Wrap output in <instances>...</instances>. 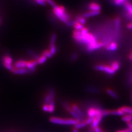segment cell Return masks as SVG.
I'll return each instance as SVG.
<instances>
[{
    "label": "cell",
    "mask_w": 132,
    "mask_h": 132,
    "mask_svg": "<svg viewBox=\"0 0 132 132\" xmlns=\"http://www.w3.org/2000/svg\"><path fill=\"white\" fill-rule=\"evenodd\" d=\"M88 9L90 11H100L101 10V6L97 3L92 2L88 5Z\"/></svg>",
    "instance_id": "cell-7"
},
{
    "label": "cell",
    "mask_w": 132,
    "mask_h": 132,
    "mask_svg": "<svg viewBox=\"0 0 132 132\" xmlns=\"http://www.w3.org/2000/svg\"><path fill=\"white\" fill-rule=\"evenodd\" d=\"M41 54L46 57L47 58H51L53 56V55L48 50H46L44 51Z\"/></svg>",
    "instance_id": "cell-25"
},
{
    "label": "cell",
    "mask_w": 132,
    "mask_h": 132,
    "mask_svg": "<svg viewBox=\"0 0 132 132\" xmlns=\"http://www.w3.org/2000/svg\"><path fill=\"white\" fill-rule=\"evenodd\" d=\"M127 28L129 29H132V22L128 23L127 24Z\"/></svg>",
    "instance_id": "cell-35"
},
{
    "label": "cell",
    "mask_w": 132,
    "mask_h": 132,
    "mask_svg": "<svg viewBox=\"0 0 132 132\" xmlns=\"http://www.w3.org/2000/svg\"><path fill=\"white\" fill-rule=\"evenodd\" d=\"M48 50L50 51V52L53 55H54L55 54H56L57 52V49L56 47L55 46V44H50Z\"/></svg>",
    "instance_id": "cell-22"
},
{
    "label": "cell",
    "mask_w": 132,
    "mask_h": 132,
    "mask_svg": "<svg viewBox=\"0 0 132 132\" xmlns=\"http://www.w3.org/2000/svg\"><path fill=\"white\" fill-rule=\"evenodd\" d=\"M126 0H114V3L116 5H120L124 4V3L126 2Z\"/></svg>",
    "instance_id": "cell-28"
},
{
    "label": "cell",
    "mask_w": 132,
    "mask_h": 132,
    "mask_svg": "<svg viewBox=\"0 0 132 132\" xmlns=\"http://www.w3.org/2000/svg\"><path fill=\"white\" fill-rule=\"evenodd\" d=\"M73 132H78V130L77 129H74L73 130Z\"/></svg>",
    "instance_id": "cell-39"
},
{
    "label": "cell",
    "mask_w": 132,
    "mask_h": 132,
    "mask_svg": "<svg viewBox=\"0 0 132 132\" xmlns=\"http://www.w3.org/2000/svg\"><path fill=\"white\" fill-rule=\"evenodd\" d=\"M105 46V43L101 42H98L89 45H88L86 46V48L87 52H93L99 49L101 47H103Z\"/></svg>",
    "instance_id": "cell-4"
},
{
    "label": "cell",
    "mask_w": 132,
    "mask_h": 132,
    "mask_svg": "<svg viewBox=\"0 0 132 132\" xmlns=\"http://www.w3.org/2000/svg\"><path fill=\"white\" fill-rule=\"evenodd\" d=\"M15 75H26L29 74L32 72L28 70L27 68H22V69H15L14 68L13 70L12 71Z\"/></svg>",
    "instance_id": "cell-6"
},
{
    "label": "cell",
    "mask_w": 132,
    "mask_h": 132,
    "mask_svg": "<svg viewBox=\"0 0 132 132\" xmlns=\"http://www.w3.org/2000/svg\"><path fill=\"white\" fill-rule=\"evenodd\" d=\"M63 107L66 109V111L70 113L73 117H74V118H75L76 119H77L80 121L82 120V118H81L77 113L75 112L71 108V106L67 102H63Z\"/></svg>",
    "instance_id": "cell-5"
},
{
    "label": "cell",
    "mask_w": 132,
    "mask_h": 132,
    "mask_svg": "<svg viewBox=\"0 0 132 132\" xmlns=\"http://www.w3.org/2000/svg\"><path fill=\"white\" fill-rule=\"evenodd\" d=\"M78 54L76 53H73L71 56V60L72 61H74L77 60L78 58Z\"/></svg>",
    "instance_id": "cell-31"
},
{
    "label": "cell",
    "mask_w": 132,
    "mask_h": 132,
    "mask_svg": "<svg viewBox=\"0 0 132 132\" xmlns=\"http://www.w3.org/2000/svg\"><path fill=\"white\" fill-rule=\"evenodd\" d=\"M124 130V132H132V130L129 129V128H127V129H124V130Z\"/></svg>",
    "instance_id": "cell-36"
},
{
    "label": "cell",
    "mask_w": 132,
    "mask_h": 132,
    "mask_svg": "<svg viewBox=\"0 0 132 132\" xmlns=\"http://www.w3.org/2000/svg\"><path fill=\"white\" fill-rule=\"evenodd\" d=\"M50 121L51 122L56 124L74 126L80 122L75 118H63L57 117H51L50 118Z\"/></svg>",
    "instance_id": "cell-2"
},
{
    "label": "cell",
    "mask_w": 132,
    "mask_h": 132,
    "mask_svg": "<svg viewBox=\"0 0 132 132\" xmlns=\"http://www.w3.org/2000/svg\"><path fill=\"white\" fill-rule=\"evenodd\" d=\"M131 60H132V59H131Z\"/></svg>",
    "instance_id": "cell-43"
},
{
    "label": "cell",
    "mask_w": 132,
    "mask_h": 132,
    "mask_svg": "<svg viewBox=\"0 0 132 132\" xmlns=\"http://www.w3.org/2000/svg\"><path fill=\"white\" fill-rule=\"evenodd\" d=\"M47 3L48 5H50L52 8L54 7L55 6H56L57 5L54 2L53 0H47Z\"/></svg>",
    "instance_id": "cell-29"
},
{
    "label": "cell",
    "mask_w": 132,
    "mask_h": 132,
    "mask_svg": "<svg viewBox=\"0 0 132 132\" xmlns=\"http://www.w3.org/2000/svg\"><path fill=\"white\" fill-rule=\"evenodd\" d=\"M76 21L79 22L80 24L84 25L86 23V19L84 18L83 16H78L76 19Z\"/></svg>",
    "instance_id": "cell-24"
},
{
    "label": "cell",
    "mask_w": 132,
    "mask_h": 132,
    "mask_svg": "<svg viewBox=\"0 0 132 132\" xmlns=\"http://www.w3.org/2000/svg\"><path fill=\"white\" fill-rule=\"evenodd\" d=\"M71 108H72V109L75 112H76V113H77L81 118L83 117V113H82V112L81 111V109H80V108H79V107L77 104L73 103V104L71 105Z\"/></svg>",
    "instance_id": "cell-13"
},
{
    "label": "cell",
    "mask_w": 132,
    "mask_h": 132,
    "mask_svg": "<svg viewBox=\"0 0 132 132\" xmlns=\"http://www.w3.org/2000/svg\"><path fill=\"white\" fill-rule=\"evenodd\" d=\"M116 132H124V130H120V131H117Z\"/></svg>",
    "instance_id": "cell-41"
},
{
    "label": "cell",
    "mask_w": 132,
    "mask_h": 132,
    "mask_svg": "<svg viewBox=\"0 0 132 132\" xmlns=\"http://www.w3.org/2000/svg\"><path fill=\"white\" fill-rule=\"evenodd\" d=\"M122 120L124 122H129V121H132V114H127L123 116L122 117Z\"/></svg>",
    "instance_id": "cell-23"
},
{
    "label": "cell",
    "mask_w": 132,
    "mask_h": 132,
    "mask_svg": "<svg viewBox=\"0 0 132 132\" xmlns=\"http://www.w3.org/2000/svg\"><path fill=\"white\" fill-rule=\"evenodd\" d=\"M94 70L96 71H103L109 75H113L116 73V71L111 67L106 65L98 64L94 66Z\"/></svg>",
    "instance_id": "cell-3"
},
{
    "label": "cell",
    "mask_w": 132,
    "mask_h": 132,
    "mask_svg": "<svg viewBox=\"0 0 132 132\" xmlns=\"http://www.w3.org/2000/svg\"><path fill=\"white\" fill-rule=\"evenodd\" d=\"M27 61L24 60H20L15 62L13 67L15 69H22L27 68Z\"/></svg>",
    "instance_id": "cell-8"
},
{
    "label": "cell",
    "mask_w": 132,
    "mask_h": 132,
    "mask_svg": "<svg viewBox=\"0 0 132 132\" xmlns=\"http://www.w3.org/2000/svg\"><path fill=\"white\" fill-rule=\"evenodd\" d=\"M73 28H75V30H81L83 28H84V25L80 24L79 22L76 21L75 20V22L74 23V24L73 26Z\"/></svg>",
    "instance_id": "cell-19"
},
{
    "label": "cell",
    "mask_w": 132,
    "mask_h": 132,
    "mask_svg": "<svg viewBox=\"0 0 132 132\" xmlns=\"http://www.w3.org/2000/svg\"><path fill=\"white\" fill-rule=\"evenodd\" d=\"M2 20L1 17H0V26H1V24H2Z\"/></svg>",
    "instance_id": "cell-40"
},
{
    "label": "cell",
    "mask_w": 132,
    "mask_h": 132,
    "mask_svg": "<svg viewBox=\"0 0 132 132\" xmlns=\"http://www.w3.org/2000/svg\"><path fill=\"white\" fill-rule=\"evenodd\" d=\"M93 129L94 130L95 132H104L103 130L101 128L99 127V126L94 128Z\"/></svg>",
    "instance_id": "cell-33"
},
{
    "label": "cell",
    "mask_w": 132,
    "mask_h": 132,
    "mask_svg": "<svg viewBox=\"0 0 132 132\" xmlns=\"http://www.w3.org/2000/svg\"><path fill=\"white\" fill-rule=\"evenodd\" d=\"M129 59H130V60H131L132 59V52L129 54Z\"/></svg>",
    "instance_id": "cell-38"
},
{
    "label": "cell",
    "mask_w": 132,
    "mask_h": 132,
    "mask_svg": "<svg viewBox=\"0 0 132 132\" xmlns=\"http://www.w3.org/2000/svg\"><path fill=\"white\" fill-rule=\"evenodd\" d=\"M106 92L107 93V94L110 95L112 97H113L114 99H118V94L114 91H113V90L110 88H107L106 90Z\"/></svg>",
    "instance_id": "cell-16"
},
{
    "label": "cell",
    "mask_w": 132,
    "mask_h": 132,
    "mask_svg": "<svg viewBox=\"0 0 132 132\" xmlns=\"http://www.w3.org/2000/svg\"><path fill=\"white\" fill-rule=\"evenodd\" d=\"M124 6L125 9L127 11V14L129 16V17L132 18V4L131 3L125 2L124 3Z\"/></svg>",
    "instance_id": "cell-9"
},
{
    "label": "cell",
    "mask_w": 132,
    "mask_h": 132,
    "mask_svg": "<svg viewBox=\"0 0 132 132\" xmlns=\"http://www.w3.org/2000/svg\"><path fill=\"white\" fill-rule=\"evenodd\" d=\"M88 131L89 132H95L93 129H89L88 130Z\"/></svg>",
    "instance_id": "cell-37"
},
{
    "label": "cell",
    "mask_w": 132,
    "mask_h": 132,
    "mask_svg": "<svg viewBox=\"0 0 132 132\" xmlns=\"http://www.w3.org/2000/svg\"><path fill=\"white\" fill-rule=\"evenodd\" d=\"M120 109L122 111L125 113H127L130 114H132V108L128 106H123Z\"/></svg>",
    "instance_id": "cell-20"
},
{
    "label": "cell",
    "mask_w": 132,
    "mask_h": 132,
    "mask_svg": "<svg viewBox=\"0 0 132 132\" xmlns=\"http://www.w3.org/2000/svg\"><path fill=\"white\" fill-rule=\"evenodd\" d=\"M115 31L117 34H118L120 31V20L119 18H117L114 21Z\"/></svg>",
    "instance_id": "cell-15"
},
{
    "label": "cell",
    "mask_w": 132,
    "mask_h": 132,
    "mask_svg": "<svg viewBox=\"0 0 132 132\" xmlns=\"http://www.w3.org/2000/svg\"><path fill=\"white\" fill-rule=\"evenodd\" d=\"M100 14V11H89L88 12H85V13L83 14V16L86 18H88L96 16Z\"/></svg>",
    "instance_id": "cell-11"
},
{
    "label": "cell",
    "mask_w": 132,
    "mask_h": 132,
    "mask_svg": "<svg viewBox=\"0 0 132 132\" xmlns=\"http://www.w3.org/2000/svg\"><path fill=\"white\" fill-rule=\"evenodd\" d=\"M118 47V44L115 42L111 43L109 45H107L105 46V48L108 51L114 52L117 50Z\"/></svg>",
    "instance_id": "cell-10"
},
{
    "label": "cell",
    "mask_w": 132,
    "mask_h": 132,
    "mask_svg": "<svg viewBox=\"0 0 132 132\" xmlns=\"http://www.w3.org/2000/svg\"><path fill=\"white\" fill-rule=\"evenodd\" d=\"M3 64L12 65V64L13 63V59L10 55H6L3 57Z\"/></svg>",
    "instance_id": "cell-14"
},
{
    "label": "cell",
    "mask_w": 132,
    "mask_h": 132,
    "mask_svg": "<svg viewBox=\"0 0 132 132\" xmlns=\"http://www.w3.org/2000/svg\"><path fill=\"white\" fill-rule=\"evenodd\" d=\"M42 110L43 111L45 112H48L49 106L47 104H44L42 106Z\"/></svg>",
    "instance_id": "cell-32"
},
{
    "label": "cell",
    "mask_w": 132,
    "mask_h": 132,
    "mask_svg": "<svg viewBox=\"0 0 132 132\" xmlns=\"http://www.w3.org/2000/svg\"><path fill=\"white\" fill-rule=\"evenodd\" d=\"M56 34L55 33H53L51 37L50 44H55L56 40Z\"/></svg>",
    "instance_id": "cell-27"
},
{
    "label": "cell",
    "mask_w": 132,
    "mask_h": 132,
    "mask_svg": "<svg viewBox=\"0 0 132 132\" xmlns=\"http://www.w3.org/2000/svg\"><path fill=\"white\" fill-rule=\"evenodd\" d=\"M47 58L46 57L41 54L38 57V58L36 60V61L38 62V65H42L46 62V61L47 60Z\"/></svg>",
    "instance_id": "cell-21"
},
{
    "label": "cell",
    "mask_w": 132,
    "mask_h": 132,
    "mask_svg": "<svg viewBox=\"0 0 132 132\" xmlns=\"http://www.w3.org/2000/svg\"><path fill=\"white\" fill-rule=\"evenodd\" d=\"M127 125L129 129L132 130V121H129L127 122Z\"/></svg>",
    "instance_id": "cell-34"
},
{
    "label": "cell",
    "mask_w": 132,
    "mask_h": 132,
    "mask_svg": "<svg viewBox=\"0 0 132 132\" xmlns=\"http://www.w3.org/2000/svg\"><path fill=\"white\" fill-rule=\"evenodd\" d=\"M40 1H42L43 2H44L47 3V2H47V0H40Z\"/></svg>",
    "instance_id": "cell-42"
},
{
    "label": "cell",
    "mask_w": 132,
    "mask_h": 132,
    "mask_svg": "<svg viewBox=\"0 0 132 132\" xmlns=\"http://www.w3.org/2000/svg\"><path fill=\"white\" fill-rule=\"evenodd\" d=\"M88 116H89V118H93V117H95L96 114V108H90L88 109Z\"/></svg>",
    "instance_id": "cell-17"
},
{
    "label": "cell",
    "mask_w": 132,
    "mask_h": 132,
    "mask_svg": "<svg viewBox=\"0 0 132 132\" xmlns=\"http://www.w3.org/2000/svg\"><path fill=\"white\" fill-rule=\"evenodd\" d=\"M86 125H86V124L85 123V121H82V122H80L78 123V124H77L75 126V128L78 130V129H81V128L85 127Z\"/></svg>",
    "instance_id": "cell-26"
},
{
    "label": "cell",
    "mask_w": 132,
    "mask_h": 132,
    "mask_svg": "<svg viewBox=\"0 0 132 132\" xmlns=\"http://www.w3.org/2000/svg\"><path fill=\"white\" fill-rule=\"evenodd\" d=\"M52 12L58 19L66 24L71 21L70 15L67 12L63 6L57 5L53 8Z\"/></svg>",
    "instance_id": "cell-1"
},
{
    "label": "cell",
    "mask_w": 132,
    "mask_h": 132,
    "mask_svg": "<svg viewBox=\"0 0 132 132\" xmlns=\"http://www.w3.org/2000/svg\"><path fill=\"white\" fill-rule=\"evenodd\" d=\"M94 118H94L93 117V118H89L88 119H87L85 121L86 125H89L90 124H92L93 122V121L94 120Z\"/></svg>",
    "instance_id": "cell-30"
},
{
    "label": "cell",
    "mask_w": 132,
    "mask_h": 132,
    "mask_svg": "<svg viewBox=\"0 0 132 132\" xmlns=\"http://www.w3.org/2000/svg\"><path fill=\"white\" fill-rule=\"evenodd\" d=\"M102 118V116H96L94 118V120L93 121V122L92 123L91 125V127L94 129V128L96 127L97 126H98L99 123L101 122V120Z\"/></svg>",
    "instance_id": "cell-12"
},
{
    "label": "cell",
    "mask_w": 132,
    "mask_h": 132,
    "mask_svg": "<svg viewBox=\"0 0 132 132\" xmlns=\"http://www.w3.org/2000/svg\"><path fill=\"white\" fill-rule=\"evenodd\" d=\"M111 67L113 69L114 71H118L120 68V64L119 62L117 61H114L112 62L111 64Z\"/></svg>",
    "instance_id": "cell-18"
}]
</instances>
